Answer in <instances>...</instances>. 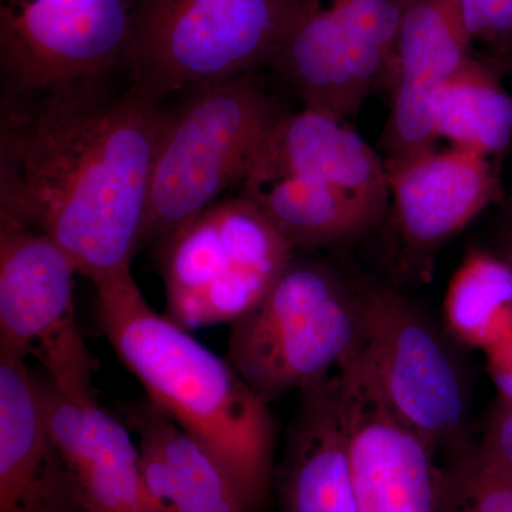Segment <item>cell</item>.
Here are the masks:
<instances>
[{
    "mask_svg": "<svg viewBox=\"0 0 512 512\" xmlns=\"http://www.w3.org/2000/svg\"><path fill=\"white\" fill-rule=\"evenodd\" d=\"M0 224L52 238L90 281L141 251L151 173L168 109L113 77L5 94Z\"/></svg>",
    "mask_w": 512,
    "mask_h": 512,
    "instance_id": "6da1fadb",
    "label": "cell"
},
{
    "mask_svg": "<svg viewBox=\"0 0 512 512\" xmlns=\"http://www.w3.org/2000/svg\"><path fill=\"white\" fill-rule=\"evenodd\" d=\"M100 328L147 397L218 458L251 512L275 481V419L269 403L228 359L154 311L131 268L93 279Z\"/></svg>",
    "mask_w": 512,
    "mask_h": 512,
    "instance_id": "7a4b0ae2",
    "label": "cell"
},
{
    "mask_svg": "<svg viewBox=\"0 0 512 512\" xmlns=\"http://www.w3.org/2000/svg\"><path fill=\"white\" fill-rule=\"evenodd\" d=\"M282 114L254 72L195 90L168 109L141 249L156 248L232 185L244 183Z\"/></svg>",
    "mask_w": 512,
    "mask_h": 512,
    "instance_id": "3957f363",
    "label": "cell"
},
{
    "mask_svg": "<svg viewBox=\"0 0 512 512\" xmlns=\"http://www.w3.org/2000/svg\"><path fill=\"white\" fill-rule=\"evenodd\" d=\"M363 343L356 285L293 256L264 298L231 323L227 359L271 403L335 375Z\"/></svg>",
    "mask_w": 512,
    "mask_h": 512,
    "instance_id": "277c9868",
    "label": "cell"
},
{
    "mask_svg": "<svg viewBox=\"0 0 512 512\" xmlns=\"http://www.w3.org/2000/svg\"><path fill=\"white\" fill-rule=\"evenodd\" d=\"M165 316L185 330L234 323L268 293L295 248L247 198L214 202L153 249Z\"/></svg>",
    "mask_w": 512,
    "mask_h": 512,
    "instance_id": "5b68a950",
    "label": "cell"
},
{
    "mask_svg": "<svg viewBox=\"0 0 512 512\" xmlns=\"http://www.w3.org/2000/svg\"><path fill=\"white\" fill-rule=\"evenodd\" d=\"M403 0H281L266 66L303 107L355 117L376 90L392 87Z\"/></svg>",
    "mask_w": 512,
    "mask_h": 512,
    "instance_id": "8992f818",
    "label": "cell"
},
{
    "mask_svg": "<svg viewBox=\"0 0 512 512\" xmlns=\"http://www.w3.org/2000/svg\"><path fill=\"white\" fill-rule=\"evenodd\" d=\"M281 0H140L127 72L163 101L266 64Z\"/></svg>",
    "mask_w": 512,
    "mask_h": 512,
    "instance_id": "52a82bcc",
    "label": "cell"
},
{
    "mask_svg": "<svg viewBox=\"0 0 512 512\" xmlns=\"http://www.w3.org/2000/svg\"><path fill=\"white\" fill-rule=\"evenodd\" d=\"M365 346L394 412L454 460L470 450V386L460 359L440 330L389 286L356 285Z\"/></svg>",
    "mask_w": 512,
    "mask_h": 512,
    "instance_id": "ba28073f",
    "label": "cell"
},
{
    "mask_svg": "<svg viewBox=\"0 0 512 512\" xmlns=\"http://www.w3.org/2000/svg\"><path fill=\"white\" fill-rule=\"evenodd\" d=\"M140 0H0L3 93L97 82L127 69Z\"/></svg>",
    "mask_w": 512,
    "mask_h": 512,
    "instance_id": "9c48e42d",
    "label": "cell"
},
{
    "mask_svg": "<svg viewBox=\"0 0 512 512\" xmlns=\"http://www.w3.org/2000/svg\"><path fill=\"white\" fill-rule=\"evenodd\" d=\"M76 275L52 238L0 224V357L35 356L62 392L87 396L93 363L74 312Z\"/></svg>",
    "mask_w": 512,
    "mask_h": 512,
    "instance_id": "30bf717a",
    "label": "cell"
},
{
    "mask_svg": "<svg viewBox=\"0 0 512 512\" xmlns=\"http://www.w3.org/2000/svg\"><path fill=\"white\" fill-rule=\"evenodd\" d=\"M338 377L340 420L360 512H443L446 467L390 406L365 343Z\"/></svg>",
    "mask_w": 512,
    "mask_h": 512,
    "instance_id": "8fae6325",
    "label": "cell"
},
{
    "mask_svg": "<svg viewBox=\"0 0 512 512\" xmlns=\"http://www.w3.org/2000/svg\"><path fill=\"white\" fill-rule=\"evenodd\" d=\"M460 0H403L396 40L392 109L384 127V160L434 150L437 97L473 56Z\"/></svg>",
    "mask_w": 512,
    "mask_h": 512,
    "instance_id": "7c38bea8",
    "label": "cell"
},
{
    "mask_svg": "<svg viewBox=\"0 0 512 512\" xmlns=\"http://www.w3.org/2000/svg\"><path fill=\"white\" fill-rule=\"evenodd\" d=\"M47 427L89 512H150L140 450L130 427L100 406L96 393L73 396L37 375Z\"/></svg>",
    "mask_w": 512,
    "mask_h": 512,
    "instance_id": "4fadbf2b",
    "label": "cell"
},
{
    "mask_svg": "<svg viewBox=\"0 0 512 512\" xmlns=\"http://www.w3.org/2000/svg\"><path fill=\"white\" fill-rule=\"evenodd\" d=\"M396 224L413 255H429L497 198L487 156L451 147L384 160Z\"/></svg>",
    "mask_w": 512,
    "mask_h": 512,
    "instance_id": "5bb4252c",
    "label": "cell"
},
{
    "mask_svg": "<svg viewBox=\"0 0 512 512\" xmlns=\"http://www.w3.org/2000/svg\"><path fill=\"white\" fill-rule=\"evenodd\" d=\"M0 512H89L47 427L37 375L0 357Z\"/></svg>",
    "mask_w": 512,
    "mask_h": 512,
    "instance_id": "9a60e30c",
    "label": "cell"
},
{
    "mask_svg": "<svg viewBox=\"0 0 512 512\" xmlns=\"http://www.w3.org/2000/svg\"><path fill=\"white\" fill-rule=\"evenodd\" d=\"M150 512H251L218 458L150 399L124 407Z\"/></svg>",
    "mask_w": 512,
    "mask_h": 512,
    "instance_id": "2e32d148",
    "label": "cell"
},
{
    "mask_svg": "<svg viewBox=\"0 0 512 512\" xmlns=\"http://www.w3.org/2000/svg\"><path fill=\"white\" fill-rule=\"evenodd\" d=\"M252 167L319 178L382 218L389 204L384 158L343 120L323 111L303 107L282 114Z\"/></svg>",
    "mask_w": 512,
    "mask_h": 512,
    "instance_id": "e0dca14e",
    "label": "cell"
},
{
    "mask_svg": "<svg viewBox=\"0 0 512 512\" xmlns=\"http://www.w3.org/2000/svg\"><path fill=\"white\" fill-rule=\"evenodd\" d=\"M338 372L299 392L298 413L275 470L281 512H360L340 420Z\"/></svg>",
    "mask_w": 512,
    "mask_h": 512,
    "instance_id": "ac0fdd59",
    "label": "cell"
},
{
    "mask_svg": "<svg viewBox=\"0 0 512 512\" xmlns=\"http://www.w3.org/2000/svg\"><path fill=\"white\" fill-rule=\"evenodd\" d=\"M242 197L295 249L345 244L382 220L336 185L284 171L252 167L242 183Z\"/></svg>",
    "mask_w": 512,
    "mask_h": 512,
    "instance_id": "d6986e66",
    "label": "cell"
},
{
    "mask_svg": "<svg viewBox=\"0 0 512 512\" xmlns=\"http://www.w3.org/2000/svg\"><path fill=\"white\" fill-rule=\"evenodd\" d=\"M434 136L483 156L501 153L512 138V97L494 64L471 56L441 90L434 106Z\"/></svg>",
    "mask_w": 512,
    "mask_h": 512,
    "instance_id": "ffe728a7",
    "label": "cell"
},
{
    "mask_svg": "<svg viewBox=\"0 0 512 512\" xmlns=\"http://www.w3.org/2000/svg\"><path fill=\"white\" fill-rule=\"evenodd\" d=\"M446 320L451 335L490 350L512 336V276L503 259L471 251L448 286Z\"/></svg>",
    "mask_w": 512,
    "mask_h": 512,
    "instance_id": "44dd1931",
    "label": "cell"
},
{
    "mask_svg": "<svg viewBox=\"0 0 512 512\" xmlns=\"http://www.w3.org/2000/svg\"><path fill=\"white\" fill-rule=\"evenodd\" d=\"M444 467L443 512H512V477L485 463L476 447Z\"/></svg>",
    "mask_w": 512,
    "mask_h": 512,
    "instance_id": "7402d4cb",
    "label": "cell"
},
{
    "mask_svg": "<svg viewBox=\"0 0 512 512\" xmlns=\"http://www.w3.org/2000/svg\"><path fill=\"white\" fill-rule=\"evenodd\" d=\"M471 40L512 59V0H460Z\"/></svg>",
    "mask_w": 512,
    "mask_h": 512,
    "instance_id": "603a6c76",
    "label": "cell"
},
{
    "mask_svg": "<svg viewBox=\"0 0 512 512\" xmlns=\"http://www.w3.org/2000/svg\"><path fill=\"white\" fill-rule=\"evenodd\" d=\"M476 450L485 463L512 477V403L498 404Z\"/></svg>",
    "mask_w": 512,
    "mask_h": 512,
    "instance_id": "cb8c5ba5",
    "label": "cell"
},
{
    "mask_svg": "<svg viewBox=\"0 0 512 512\" xmlns=\"http://www.w3.org/2000/svg\"><path fill=\"white\" fill-rule=\"evenodd\" d=\"M503 261L505 262V264H507L508 269H510V274L512 276V244H511L510 249H508V254H507V256H505Z\"/></svg>",
    "mask_w": 512,
    "mask_h": 512,
    "instance_id": "d4e9b609",
    "label": "cell"
}]
</instances>
